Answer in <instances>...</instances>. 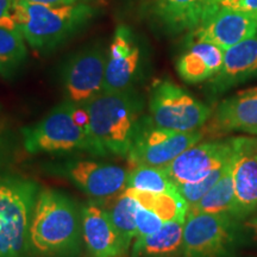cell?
I'll use <instances>...</instances> for the list:
<instances>
[{
  "instance_id": "6",
  "label": "cell",
  "mask_w": 257,
  "mask_h": 257,
  "mask_svg": "<svg viewBox=\"0 0 257 257\" xmlns=\"http://www.w3.org/2000/svg\"><path fill=\"white\" fill-rule=\"evenodd\" d=\"M243 246L240 220L229 213L187 214L184 257H237Z\"/></svg>"
},
{
  "instance_id": "15",
  "label": "cell",
  "mask_w": 257,
  "mask_h": 257,
  "mask_svg": "<svg viewBox=\"0 0 257 257\" xmlns=\"http://www.w3.org/2000/svg\"><path fill=\"white\" fill-rule=\"evenodd\" d=\"M82 238L91 257H125L128 250L110 212L89 201L81 208Z\"/></svg>"
},
{
  "instance_id": "27",
  "label": "cell",
  "mask_w": 257,
  "mask_h": 257,
  "mask_svg": "<svg viewBox=\"0 0 257 257\" xmlns=\"http://www.w3.org/2000/svg\"><path fill=\"white\" fill-rule=\"evenodd\" d=\"M136 226L137 233L135 240H140L144 237L149 236L156 231H159L163 226L165 221L161 219L159 214L149 210V208L143 207L142 205L138 204L136 210Z\"/></svg>"
},
{
  "instance_id": "32",
  "label": "cell",
  "mask_w": 257,
  "mask_h": 257,
  "mask_svg": "<svg viewBox=\"0 0 257 257\" xmlns=\"http://www.w3.org/2000/svg\"><path fill=\"white\" fill-rule=\"evenodd\" d=\"M6 127L5 125H3L0 123V161H2L3 157L5 156L6 154V148H8V136H6Z\"/></svg>"
},
{
  "instance_id": "8",
  "label": "cell",
  "mask_w": 257,
  "mask_h": 257,
  "mask_svg": "<svg viewBox=\"0 0 257 257\" xmlns=\"http://www.w3.org/2000/svg\"><path fill=\"white\" fill-rule=\"evenodd\" d=\"M204 136L202 128L188 133L169 130L157 126L149 115H144L126 160L134 167H166Z\"/></svg>"
},
{
  "instance_id": "13",
  "label": "cell",
  "mask_w": 257,
  "mask_h": 257,
  "mask_svg": "<svg viewBox=\"0 0 257 257\" xmlns=\"http://www.w3.org/2000/svg\"><path fill=\"white\" fill-rule=\"evenodd\" d=\"M234 217L243 220L257 213V136L233 137Z\"/></svg>"
},
{
  "instance_id": "26",
  "label": "cell",
  "mask_w": 257,
  "mask_h": 257,
  "mask_svg": "<svg viewBox=\"0 0 257 257\" xmlns=\"http://www.w3.org/2000/svg\"><path fill=\"white\" fill-rule=\"evenodd\" d=\"M233 156V155H232ZM231 162H232V159H231L226 165L220 167L212 172L211 174L205 176L204 179H201L200 181L193 182V184H185V185H179L176 186V189H178V193L181 195L182 199L187 202L188 207L192 206V205L197 204V202L200 200V199L204 197L206 193L210 191V189L213 187L214 185L219 181L221 176L225 174L227 168H229Z\"/></svg>"
},
{
  "instance_id": "28",
  "label": "cell",
  "mask_w": 257,
  "mask_h": 257,
  "mask_svg": "<svg viewBox=\"0 0 257 257\" xmlns=\"http://www.w3.org/2000/svg\"><path fill=\"white\" fill-rule=\"evenodd\" d=\"M243 245L257 246V213L240 220Z\"/></svg>"
},
{
  "instance_id": "4",
  "label": "cell",
  "mask_w": 257,
  "mask_h": 257,
  "mask_svg": "<svg viewBox=\"0 0 257 257\" xmlns=\"http://www.w3.org/2000/svg\"><path fill=\"white\" fill-rule=\"evenodd\" d=\"M38 192L32 180L0 175V257L29 256V230Z\"/></svg>"
},
{
  "instance_id": "17",
  "label": "cell",
  "mask_w": 257,
  "mask_h": 257,
  "mask_svg": "<svg viewBox=\"0 0 257 257\" xmlns=\"http://www.w3.org/2000/svg\"><path fill=\"white\" fill-rule=\"evenodd\" d=\"M257 78V35L224 50L221 68L210 81V92L221 94Z\"/></svg>"
},
{
  "instance_id": "20",
  "label": "cell",
  "mask_w": 257,
  "mask_h": 257,
  "mask_svg": "<svg viewBox=\"0 0 257 257\" xmlns=\"http://www.w3.org/2000/svg\"><path fill=\"white\" fill-rule=\"evenodd\" d=\"M185 220L166 221L159 231L135 240L130 257H184Z\"/></svg>"
},
{
  "instance_id": "22",
  "label": "cell",
  "mask_w": 257,
  "mask_h": 257,
  "mask_svg": "<svg viewBox=\"0 0 257 257\" xmlns=\"http://www.w3.org/2000/svg\"><path fill=\"white\" fill-rule=\"evenodd\" d=\"M232 162L219 181L199 200L188 207L187 214L229 213L234 217Z\"/></svg>"
},
{
  "instance_id": "1",
  "label": "cell",
  "mask_w": 257,
  "mask_h": 257,
  "mask_svg": "<svg viewBox=\"0 0 257 257\" xmlns=\"http://www.w3.org/2000/svg\"><path fill=\"white\" fill-rule=\"evenodd\" d=\"M81 212L70 197L40 189L29 230V256L79 257L82 245Z\"/></svg>"
},
{
  "instance_id": "31",
  "label": "cell",
  "mask_w": 257,
  "mask_h": 257,
  "mask_svg": "<svg viewBox=\"0 0 257 257\" xmlns=\"http://www.w3.org/2000/svg\"><path fill=\"white\" fill-rule=\"evenodd\" d=\"M25 3H32V4H41L48 6H64V5H74L79 3H87L88 0H22Z\"/></svg>"
},
{
  "instance_id": "5",
  "label": "cell",
  "mask_w": 257,
  "mask_h": 257,
  "mask_svg": "<svg viewBox=\"0 0 257 257\" xmlns=\"http://www.w3.org/2000/svg\"><path fill=\"white\" fill-rule=\"evenodd\" d=\"M75 102L64 99L43 119L21 130L23 146L30 154L86 152L99 155L92 134L76 123Z\"/></svg>"
},
{
  "instance_id": "19",
  "label": "cell",
  "mask_w": 257,
  "mask_h": 257,
  "mask_svg": "<svg viewBox=\"0 0 257 257\" xmlns=\"http://www.w3.org/2000/svg\"><path fill=\"white\" fill-rule=\"evenodd\" d=\"M224 50L208 42L193 41L179 57L176 70L187 83H199L213 78L223 64Z\"/></svg>"
},
{
  "instance_id": "12",
  "label": "cell",
  "mask_w": 257,
  "mask_h": 257,
  "mask_svg": "<svg viewBox=\"0 0 257 257\" xmlns=\"http://www.w3.org/2000/svg\"><path fill=\"white\" fill-rule=\"evenodd\" d=\"M232 138L197 143L173 160L165 170L175 186L200 181L232 159Z\"/></svg>"
},
{
  "instance_id": "14",
  "label": "cell",
  "mask_w": 257,
  "mask_h": 257,
  "mask_svg": "<svg viewBox=\"0 0 257 257\" xmlns=\"http://www.w3.org/2000/svg\"><path fill=\"white\" fill-rule=\"evenodd\" d=\"M257 35V18L240 10L217 6L193 31V41L208 42L223 50Z\"/></svg>"
},
{
  "instance_id": "24",
  "label": "cell",
  "mask_w": 257,
  "mask_h": 257,
  "mask_svg": "<svg viewBox=\"0 0 257 257\" xmlns=\"http://www.w3.org/2000/svg\"><path fill=\"white\" fill-rule=\"evenodd\" d=\"M149 193H166L176 191V186L170 181L165 167H135L128 172L126 188Z\"/></svg>"
},
{
  "instance_id": "21",
  "label": "cell",
  "mask_w": 257,
  "mask_h": 257,
  "mask_svg": "<svg viewBox=\"0 0 257 257\" xmlns=\"http://www.w3.org/2000/svg\"><path fill=\"white\" fill-rule=\"evenodd\" d=\"M125 192L136 199L143 207L159 214L165 223L175 219H186L187 216L188 205L179 194L178 189L166 193H149L128 188L125 189Z\"/></svg>"
},
{
  "instance_id": "30",
  "label": "cell",
  "mask_w": 257,
  "mask_h": 257,
  "mask_svg": "<svg viewBox=\"0 0 257 257\" xmlns=\"http://www.w3.org/2000/svg\"><path fill=\"white\" fill-rule=\"evenodd\" d=\"M14 4L15 0H0V27L17 28L12 16Z\"/></svg>"
},
{
  "instance_id": "16",
  "label": "cell",
  "mask_w": 257,
  "mask_h": 257,
  "mask_svg": "<svg viewBox=\"0 0 257 257\" xmlns=\"http://www.w3.org/2000/svg\"><path fill=\"white\" fill-rule=\"evenodd\" d=\"M204 134L239 131L257 136V87L243 89L220 101L211 115Z\"/></svg>"
},
{
  "instance_id": "11",
  "label": "cell",
  "mask_w": 257,
  "mask_h": 257,
  "mask_svg": "<svg viewBox=\"0 0 257 257\" xmlns=\"http://www.w3.org/2000/svg\"><path fill=\"white\" fill-rule=\"evenodd\" d=\"M144 53L133 29L118 25L106 59L104 92H120L135 88L142 79Z\"/></svg>"
},
{
  "instance_id": "2",
  "label": "cell",
  "mask_w": 257,
  "mask_h": 257,
  "mask_svg": "<svg viewBox=\"0 0 257 257\" xmlns=\"http://www.w3.org/2000/svg\"><path fill=\"white\" fill-rule=\"evenodd\" d=\"M89 127L100 156L126 159L143 120L144 98L136 88L106 93L86 104Z\"/></svg>"
},
{
  "instance_id": "9",
  "label": "cell",
  "mask_w": 257,
  "mask_h": 257,
  "mask_svg": "<svg viewBox=\"0 0 257 257\" xmlns=\"http://www.w3.org/2000/svg\"><path fill=\"white\" fill-rule=\"evenodd\" d=\"M48 173L64 178L93 199L111 198L125 191L128 172L112 163L93 160H63L48 163Z\"/></svg>"
},
{
  "instance_id": "18",
  "label": "cell",
  "mask_w": 257,
  "mask_h": 257,
  "mask_svg": "<svg viewBox=\"0 0 257 257\" xmlns=\"http://www.w3.org/2000/svg\"><path fill=\"white\" fill-rule=\"evenodd\" d=\"M152 11L170 31H194L217 8L216 0H150Z\"/></svg>"
},
{
  "instance_id": "10",
  "label": "cell",
  "mask_w": 257,
  "mask_h": 257,
  "mask_svg": "<svg viewBox=\"0 0 257 257\" xmlns=\"http://www.w3.org/2000/svg\"><path fill=\"white\" fill-rule=\"evenodd\" d=\"M107 54L100 44H93L74 53L64 62L61 80L66 99L86 104L104 92Z\"/></svg>"
},
{
  "instance_id": "3",
  "label": "cell",
  "mask_w": 257,
  "mask_h": 257,
  "mask_svg": "<svg viewBox=\"0 0 257 257\" xmlns=\"http://www.w3.org/2000/svg\"><path fill=\"white\" fill-rule=\"evenodd\" d=\"M96 9L88 3L48 6L15 0L12 16L16 27L32 49L49 51L78 34L94 17Z\"/></svg>"
},
{
  "instance_id": "25",
  "label": "cell",
  "mask_w": 257,
  "mask_h": 257,
  "mask_svg": "<svg viewBox=\"0 0 257 257\" xmlns=\"http://www.w3.org/2000/svg\"><path fill=\"white\" fill-rule=\"evenodd\" d=\"M138 202L134 197L124 191L120 197L115 200L112 206L110 214L115 229L119 232L124 243L130 248L133 240L136 238V210Z\"/></svg>"
},
{
  "instance_id": "23",
  "label": "cell",
  "mask_w": 257,
  "mask_h": 257,
  "mask_svg": "<svg viewBox=\"0 0 257 257\" xmlns=\"http://www.w3.org/2000/svg\"><path fill=\"white\" fill-rule=\"evenodd\" d=\"M25 40L18 28L0 27V74L10 75L27 60Z\"/></svg>"
},
{
  "instance_id": "33",
  "label": "cell",
  "mask_w": 257,
  "mask_h": 257,
  "mask_svg": "<svg viewBox=\"0 0 257 257\" xmlns=\"http://www.w3.org/2000/svg\"><path fill=\"white\" fill-rule=\"evenodd\" d=\"M0 112H2V105H0Z\"/></svg>"
},
{
  "instance_id": "29",
  "label": "cell",
  "mask_w": 257,
  "mask_h": 257,
  "mask_svg": "<svg viewBox=\"0 0 257 257\" xmlns=\"http://www.w3.org/2000/svg\"><path fill=\"white\" fill-rule=\"evenodd\" d=\"M218 6L240 10L257 18V0H216Z\"/></svg>"
},
{
  "instance_id": "7",
  "label": "cell",
  "mask_w": 257,
  "mask_h": 257,
  "mask_svg": "<svg viewBox=\"0 0 257 257\" xmlns=\"http://www.w3.org/2000/svg\"><path fill=\"white\" fill-rule=\"evenodd\" d=\"M149 113L157 126L188 133L205 126L212 110L176 83L159 80L150 91Z\"/></svg>"
}]
</instances>
